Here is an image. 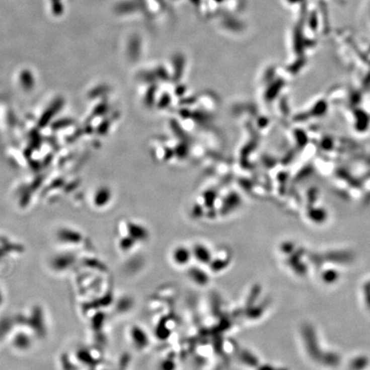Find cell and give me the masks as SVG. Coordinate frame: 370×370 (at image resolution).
I'll return each instance as SVG.
<instances>
[{
	"label": "cell",
	"instance_id": "6da1fadb",
	"mask_svg": "<svg viewBox=\"0 0 370 370\" xmlns=\"http://www.w3.org/2000/svg\"><path fill=\"white\" fill-rule=\"evenodd\" d=\"M190 254L186 249H177L173 254V259L178 265H185L190 261Z\"/></svg>",
	"mask_w": 370,
	"mask_h": 370
},
{
	"label": "cell",
	"instance_id": "7a4b0ae2",
	"mask_svg": "<svg viewBox=\"0 0 370 370\" xmlns=\"http://www.w3.org/2000/svg\"><path fill=\"white\" fill-rule=\"evenodd\" d=\"M194 256H195V258L198 260V261H201L202 263L209 262L210 259H211V254H210L209 251L207 249L201 248V246L195 249Z\"/></svg>",
	"mask_w": 370,
	"mask_h": 370
}]
</instances>
